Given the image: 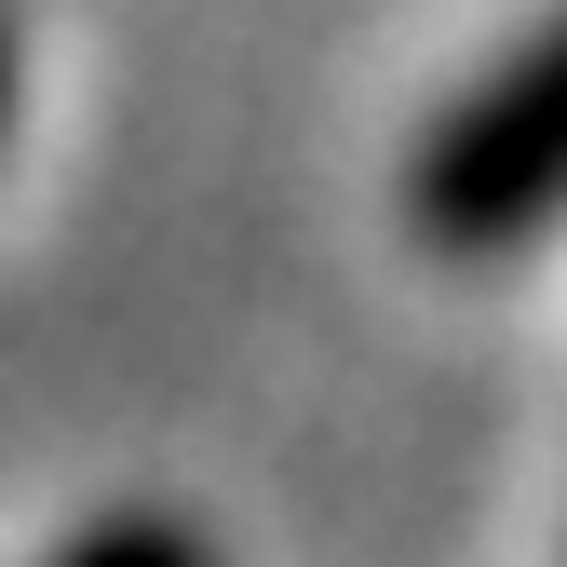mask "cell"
<instances>
[{
	"instance_id": "3957f363",
	"label": "cell",
	"mask_w": 567,
	"mask_h": 567,
	"mask_svg": "<svg viewBox=\"0 0 567 567\" xmlns=\"http://www.w3.org/2000/svg\"><path fill=\"white\" fill-rule=\"evenodd\" d=\"M0 122H14V41H0Z\"/></svg>"
},
{
	"instance_id": "7a4b0ae2",
	"label": "cell",
	"mask_w": 567,
	"mask_h": 567,
	"mask_svg": "<svg viewBox=\"0 0 567 567\" xmlns=\"http://www.w3.org/2000/svg\"><path fill=\"white\" fill-rule=\"evenodd\" d=\"M41 567H217V540L176 527V514H109V527H82V540H54Z\"/></svg>"
},
{
	"instance_id": "6da1fadb",
	"label": "cell",
	"mask_w": 567,
	"mask_h": 567,
	"mask_svg": "<svg viewBox=\"0 0 567 567\" xmlns=\"http://www.w3.org/2000/svg\"><path fill=\"white\" fill-rule=\"evenodd\" d=\"M405 203H419V230L460 244V257L527 244V230L567 217V14H554L514 68H486V82L419 135Z\"/></svg>"
}]
</instances>
